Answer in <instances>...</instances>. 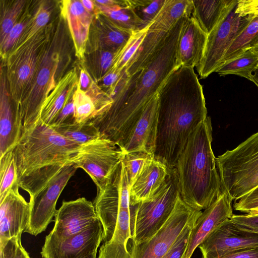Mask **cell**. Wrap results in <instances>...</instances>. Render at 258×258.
Wrapping results in <instances>:
<instances>
[{
	"label": "cell",
	"mask_w": 258,
	"mask_h": 258,
	"mask_svg": "<svg viewBox=\"0 0 258 258\" xmlns=\"http://www.w3.org/2000/svg\"><path fill=\"white\" fill-rule=\"evenodd\" d=\"M130 186L123 163L121 162L111 181L97 190L93 205L103 228V243L112 238L118 215L122 209H129Z\"/></svg>",
	"instance_id": "cell-11"
},
{
	"label": "cell",
	"mask_w": 258,
	"mask_h": 258,
	"mask_svg": "<svg viewBox=\"0 0 258 258\" xmlns=\"http://www.w3.org/2000/svg\"><path fill=\"white\" fill-rule=\"evenodd\" d=\"M82 5L84 8L89 12L92 13L95 9V5L94 2L90 0H81Z\"/></svg>",
	"instance_id": "cell-50"
},
{
	"label": "cell",
	"mask_w": 258,
	"mask_h": 258,
	"mask_svg": "<svg viewBox=\"0 0 258 258\" xmlns=\"http://www.w3.org/2000/svg\"><path fill=\"white\" fill-rule=\"evenodd\" d=\"M258 41V16L251 21L242 32L235 38L226 52L221 65L252 48Z\"/></svg>",
	"instance_id": "cell-30"
},
{
	"label": "cell",
	"mask_w": 258,
	"mask_h": 258,
	"mask_svg": "<svg viewBox=\"0 0 258 258\" xmlns=\"http://www.w3.org/2000/svg\"><path fill=\"white\" fill-rule=\"evenodd\" d=\"M248 213L258 214V208L252 210Z\"/></svg>",
	"instance_id": "cell-54"
},
{
	"label": "cell",
	"mask_w": 258,
	"mask_h": 258,
	"mask_svg": "<svg viewBox=\"0 0 258 258\" xmlns=\"http://www.w3.org/2000/svg\"><path fill=\"white\" fill-rule=\"evenodd\" d=\"M60 11L61 16L68 24L76 55L79 59L83 60L93 15L84 8L81 1H63Z\"/></svg>",
	"instance_id": "cell-22"
},
{
	"label": "cell",
	"mask_w": 258,
	"mask_h": 258,
	"mask_svg": "<svg viewBox=\"0 0 258 258\" xmlns=\"http://www.w3.org/2000/svg\"><path fill=\"white\" fill-rule=\"evenodd\" d=\"M166 2V0H128L130 7L141 20V30L149 27Z\"/></svg>",
	"instance_id": "cell-35"
},
{
	"label": "cell",
	"mask_w": 258,
	"mask_h": 258,
	"mask_svg": "<svg viewBox=\"0 0 258 258\" xmlns=\"http://www.w3.org/2000/svg\"><path fill=\"white\" fill-rule=\"evenodd\" d=\"M78 168L74 162L68 164L44 188L30 198V217L25 232L37 236L46 230L57 213L56 204L60 194Z\"/></svg>",
	"instance_id": "cell-13"
},
{
	"label": "cell",
	"mask_w": 258,
	"mask_h": 258,
	"mask_svg": "<svg viewBox=\"0 0 258 258\" xmlns=\"http://www.w3.org/2000/svg\"><path fill=\"white\" fill-rule=\"evenodd\" d=\"M0 157L14 149L23 133L18 106L12 101L6 74L1 67Z\"/></svg>",
	"instance_id": "cell-19"
},
{
	"label": "cell",
	"mask_w": 258,
	"mask_h": 258,
	"mask_svg": "<svg viewBox=\"0 0 258 258\" xmlns=\"http://www.w3.org/2000/svg\"><path fill=\"white\" fill-rule=\"evenodd\" d=\"M258 64V56L251 49L224 62L215 72L220 76L235 75L250 81L251 76Z\"/></svg>",
	"instance_id": "cell-29"
},
{
	"label": "cell",
	"mask_w": 258,
	"mask_h": 258,
	"mask_svg": "<svg viewBox=\"0 0 258 258\" xmlns=\"http://www.w3.org/2000/svg\"><path fill=\"white\" fill-rule=\"evenodd\" d=\"M219 258H258V246L233 251Z\"/></svg>",
	"instance_id": "cell-47"
},
{
	"label": "cell",
	"mask_w": 258,
	"mask_h": 258,
	"mask_svg": "<svg viewBox=\"0 0 258 258\" xmlns=\"http://www.w3.org/2000/svg\"><path fill=\"white\" fill-rule=\"evenodd\" d=\"M97 250V249H95L83 258H96Z\"/></svg>",
	"instance_id": "cell-52"
},
{
	"label": "cell",
	"mask_w": 258,
	"mask_h": 258,
	"mask_svg": "<svg viewBox=\"0 0 258 258\" xmlns=\"http://www.w3.org/2000/svg\"><path fill=\"white\" fill-rule=\"evenodd\" d=\"M235 7L208 35L203 57L197 68L201 79L207 78L221 66L230 46L254 19L248 16L239 17L235 13Z\"/></svg>",
	"instance_id": "cell-12"
},
{
	"label": "cell",
	"mask_w": 258,
	"mask_h": 258,
	"mask_svg": "<svg viewBox=\"0 0 258 258\" xmlns=\"http://www.w3.org/2000/svg\"><path fill=\"white\" fill-rule=\"evenodd\" d=\"M152 157L154 156L145 152H135L124 154L122 162L126 170L130 188Z\"/></svg>",
	"instance_id": "cell-38"
},
{
	"label": "cell",
	"mask_w": 258,
	"mask_h": 258,
	"mask_svg": "<svg viewBox=\"0 0 258 258\" xmlns=\"http://www.w3.org/2000/svg\"><path fill=\"white\" fill-rule=\"evenodd\" d=\"M222 191L236 201L258 186V132L216 158Z\"/></svg>",
	"instance_id": "cell-5"
},
{
	"label": "cell",
	"mask_w": 258,
	"mask_h": 258,
	"mask_svg": "<svg viewBox=\"0 0 258 258\" xmlns=\"http://www.w3.org/2000/svg\"><path fill=\"white\" fill-rule=\"evenodd\" d=\"M95 5L97 14L105 16L119 28L130 32L141 30V20L130 6L106 7Z\"/></svg>",
	"instance_id": "cell-28"
},
{
	"label": "cell",
	"mask_w": 258,
	"mask_h": 258,
	"mask_svg": "<svg viewBox=\"0 0 258 258\" xmlns=\"http://www.w3.org/2000/svg\"><path fill=\"white\" fill-rule=\"evenodd\" d=\"M212 142V122L207 116L190 135L175 166L182 200L198 211L207 208L222 192Z\"/></svg>",
	"instance_id": "cell-4"
},
{
	"label": "cell",
	"mask_w": 258,
	"mask_h": 258,
	"mask_svg": "<svg viewBox=\"0 0 258 258\" xmlns=\"http://www.w3.org/2000/svg\"><path fill=\"white\" fill-rule=\"evenodd\" d=\"M258 246V233L229 219L211 233L198 247L203 258H219L231 252Z\"/></svg>",
	"instance_id": "cell-15"
},
{
	"label": "cell",
	"mask_w": 258,
	"mask_h": 258,
	"mask_svg": "<svg viewBox=\"0 0 258 258\" xmlns=\"http://www.w3.org/2000/svg\"><path fill=\"white\" fill-rule=\"evenodd\" d=\"M253 73V74L251 76L250 81L254 83L258 87V64Z\"/></svg>",
	"instance_id": "cell-51"
},
{
	"label": "cell",
	"mask_w": 258,
	"mask_h": 258,
	"mask_svg": "<svg viewBox=\"0 0 258 258\" xmlns=\"http://www.w3.org/2000/svg\"><path fill=\"white\" fill-rule=\"evenodd\" d=\"M79 82L76 68L70 70L57 82L55 88L43 102L39 119L51 125L56 116L72 97Z\"/></svg>",
	"instance_id": "cell-24"
},
{
	"label": "cell",
	"mask_w": 258,
	"mask_h": 258,
	"mask_svg": "<svg viewBox=\"0 0 258 258\" xmlns=\"http://www.w3.org/2000/svg\"><path fill=\"white\" fill-rule=\"evenodd\" d=\"M186 17L180 18L161 47L147 65L130 76L123 69L110 94L112 103L102 114L90 121L102 137L120 147L141 117L149 102L177 67V47Z\"/></svg>",
	"instance_id": "cell-1"
},
{
	"label": "cell",
	"mask_w": 258,
	"mask_h": 258,
	"mask_svg": "<svg viewBox=\"0 0 258 258\" xmlns=\"http://www.w3.org/2000/svg\"><path fill=\"white\" fill-rule=\"evenodd\" d=\"M75 122V108L72 96L50 126L52 127H57L71 124Z\"/></svg>",
	"instance_id": "cell-42"
},
{
	"label": "cell",
	"mask_w": 258,
	"mask_h": 258,
	"mask_svg": "<svg viewBox=\"0 0 258 258\" xmlns=\"http://www.w3.org/2000/svg\"><path fill=\"white\" fill-rule=\"evenodd\" d=\"M124 155L116 143L101 136L81 145L72 161L88 173L99 190L111 181Z\"/></svg>",
	"instance_id": "cell-9"
},
{
	"label": "cell",
	"mask_w": 258,
	"mask_h": 258,
	"mask_svg": "<svg viewBox=\"0 0 258 258\" xmlns=\"http://www.w3.org/2000/svg\"><path fill=\"white\" fill-rule=\"evenodd\" d=\"M238 0H192V16L208 35L236 6Z\"/></svg>",
	"instance_id": "cell-25"
},
{
	"label": "cell",
	"mask_w": 258,
	"mask_h": 258,
	"mask_svg": "<svg viewBox=\"0 0 258 258\" xmlns=\"http://www.w3.org/2000/svg\"><path fill=\"white\" fill-rule=\"evenodd\" d=\"M58 33L51 32L40 61L32 84L27 95L19 105L23 132L39 119L42 105L57 82L62 62L60 40Z\"/></svg>",
	"instance_id": "cell-7"
},
{
	"label": "cell",
	"mask_w": 258,
	"mask_h": 258,
	"mask_svg": "<svg viewBox=\"0 0 258 258\" xmlns=\"http://www.w3.org/2000/svg\"><path fill=\"white\" fill-rule=\"evenodd\" d=\"M52 29L46 26L10 52L4 61L10 96L18 107L30 89Z\"/></svg>",
	"instance_id": "cell-8"
},
{
	"label": "cell",
	"mask_w": 258,
	"mask_h": 258,
	"mask_svg": "<svg viewBox=\"0 0 258 258\" xmlns=\"http://www.w3.org/2000/svg\"><path fill=\"white\" fill-rule=\"evenodd\" d=\"M232 200L222 191L219 197L202 212L191 229L183 258H191L195 250L214 230L233 215Z\"/></svg>",
	"instance_id": "cell-18"
},
{
	"label": "cell",
	"mask_w": 258,
	"mask_h": 258,
	"mask_svg": "<svg viewBox=\"0 0 258 258\" xmlns=\"http://www.w3.org/2000/svg\"><path fill=\"white\" fill-rule=\"evenodd\" d=\"M21 235L0 241V258H16Z\"/></svg>",
	"instance_id": "cell-45"
},
{
	"label": "cell",
	"mask_w": 258,
	"mask_h": 258,
	"mask_svg": "<svg viewBox=\"0 0 258 258\" xmlns=\"http://www.w3.org/2000/svg\"><path fill=\"white\" fill-rule=\"evenodd\" d=\"M231 220L239 227L249 231L258 233V214H233Z\"/></svg>",
	"instance_id": "cell-43"
},
{
	"label": "cell",
	"mask_w": 258,
	"mask_h": 258,
	"mask_svg": "<svg viewBox=\"0 0 258 258\" xmlns=\"http://www.w3.org/2000/svg\"><path fill=\"white\" fill-rule=\"evenodd\" d=\"M94 83L86 70L81 68L78 83L80 89L84 92H87L92 87Z\"/></svg>",
	"instance_id": "cell-48"
},
{
	"label": "cell",
	"mask_w": 258,
	"mask_h": 258,
	"mask_svg": "<svg viewBox=\"0 0 258 258\" xmlns=\"http://www.w3.org/2000/svg\"><path fill=\"white\" fill-rule=\"evenodd\" d=\"M197 219L192 221L187 225L168 251L162 258L184 257L186 251L191 229L195 225Z\"/></svg>",
	"instance_id": "cell-40"
},
{
	"label": "cell",
	"mask_w": 258,
	"mask_h": 258,
	"mask_svg": "<svg viewBox=\"0 0 258 258\" xmlns=\"http://www.w3.org/2000/svg\"><path fill=\"white\" fill-rule=\"evenodd\" d=\"M168 173V168L152 157L130 188V206L152 198L163 184Z\"/></svg>",
	"instance_id": "cell-23"
},
{
	"label": "cell",
	"mask_w": 258,
	"mask_h": 258,
	"mask_svg": "<svg viewBox=\"0 0 258 258\" xmlns=\"http://www.w3.org/2000/svg\"><path fill=\"white\" fill-rule=\"evenodd\" d=\"M132 238L131 208L122 209L118 215L113 235L110 240L101 245L98 258H131L127 244Z\"/></svg>",
	"instance_id": "cell-27"
},
{
	"label": "cell",
	"mask_w": 258,
	"mask_h": 258,
	"mask_svg": "<svg viewBox=\"0 0 258 258\" xmlns=\"http://www.w3.org/2000/svg\"><path fill=\"white\" fill-rule=\"evenodd\" d=\"M54 226L44 243L60 241L81 232L98 219L93 204L85 198L64 202L54 217Z\"/></svg>",
	"instance_id": "cell-14"
},
{
	"label": "cell",
	"mask_w": 258,
	"mask_h": 258,
	"mask_svg": "<svg viewBox=\"0 0 258 258\" xmlns=\"http://www.w3.org/2000/svg\"><path fill=\"white\" fill-rule=\"evenodd\" d=\"M28 1H1L0 44L6 38L24 12Z\"/></svg>",
	"instance_id": "cell-32"
},
{
	"label": "cell",
	"mask_w": 258,
	"mask_h": 258,
	"mask_svg": "<svg viewBox=\"0 0 258 258\" xmlns=\"http://www.w3.org/2000/svg\"><path fill=\"white\" fill-rule=\"evenodd\" d=\"M16 258H30L29 254L22 245L21 238L19 240Z\"/></svg>",
	"instance_id": "cell-49"
},
{
	"label": "cell",
	"mask_w": 258,
	"mask_h": 258,
	"mask_svg": "<svg viewBox=\"0 0 258 258\" xmlns=\"http://www.w3.org/2000/svg\"><path fill=\"white\" fill-rule=\"evenodd\" d=\"M94 28L95 50L114 52H118L124 47L134 32L119 28L101 14L96 15Z\"/></svg>",
	"instance_id": "cell-26"
},
{
	"label": "cell",
	"mask_w": 258,
	"mask_h": 258,
	"mask_svg": "<svg viewBox=\"0 0 258 258\" xmlns=\"http://www.w3.org/2000/svg\"><path fill=\"white\" fill-rule=\"evenodd\" d=\"M117 52L95 50L88 57V64L95 78L100 80L112 69Z\"/></svg>",
	"instance_id": "cell-39"
},
{
	"label": "cell",
	"mask_w": 258,
	"mask_h": 258,
	"mask_svg": "<svg viewBox=\"0 0 258 258\" xmlns=\"http://www.w3.org/2000/svg\"><path fill=\"white\" fill-rule=\"evenodd\" d=\"M179 195L176 169L168 168L165 180L154 196L131 206L133 244L150 239L161 228L173 212Z\"/></svg>",
	"instance_id": "cell-6"
},
{
	"label": "cell",
	"mask_w": 258,
	"mask_h": 258,
	"mask_svg": "<svg viewBox=\"0 0 258 258\" xmlns=\"http://www.w3.org/2000/svg\"><path fill=\"white\" fill-rule=\"evenodd\" d=\"M103 239V228L99 219L81 232L67 239L44 243L42 258H83L98 249Z\"/></svg>",
	"instance_id": "cell-16"
},
{
	"label": "cell",
	"mask_w": 258,
	"mask_h": 258,
	"mask_svg": "<svg viewBox=\"0 0 258 258\" xmlns=\"http://www.w3.org/2000/svg\"><path fill=\"white\" fill-rule=\"evenodd\" d=\"M233 207L235 210L246 213L258 208V186L235 201Z\"/></svg>",
	"instance_id": "cell-41"
},
{
	"label": "cell",
	"mask_w": 258,
	"mask_h": 258,
	"mask_svg": "<svg viewBox=\"0 0 258 258\" xmlns=\"http://www.w3.org/2000/svg\"><path fill=\"white\" fill-rule=\"evenodd\" d=\"M0 200L17 182V176L14 149L0 157Z\"/></svg>",
	"instance_id": "cell-36"
},
{
	"label": "cell",
	"mask_w": 258,
	"mask_h": 258,
	"mask_svg": "<svg viewBox=\"0 0 258 258\" xmlns=\"http://www.w3.org/2000/svg\"><path fill=\"white\" fill-rule=\"evenodd\" d=\"M208 35L191 16L182 26L177 47V65L197 68L204 56Z\"/></svg>",
	"instance_id": "cell-21"
},
{
	"label": "cell",
	"mask_w": 258,
	"mask_h": 258,
	"mask_svg": "<svg viewBox=\"0 0 258 258\" xmlns=\"http://www.w3.org/2000/svg\"><path fill=\"white\" fill-rule=\"evenodd\" d=\"M15 184L0 200V241L25 232L29 222L30 204L20 194Z\"/></svg>",
	"instance_id": "cell-17"
},
{
	"label": "cell",
	"mask_w": 258,
	"mask_h": 258,
	"mask_svg": "<svg viewBox=\"0 0 258 258\" xmlns=\"http://www.w3.org/2000/svg\"><path fill=\"white\" fill-rule=\"evenodd\" d=\"M235 13L239 17L258 16V0H238Z\"/></svg>",
	"instance_id": "cell-44"
},
{
	"label": "cell",
	"mask_w": 258,
	"mask_h": 258,
	"mask_svg": "<svg viewBox=\"0 0 258 258\" xmlns=\"http://www.w3.org/2000/svg\"><path fill=\"white\" fill-rule=\"evenodd\" d=\"M37 4H27L17 23L5 40L0 44V52L3 61H4L8 54L15 48L20 37L33 16Z\"/></svg>",
	"instance_id": "cell-33"
},
{
	"label": "cell",
	"mask_w": 258,
	"mask_h": 258,
	"mask_svg": "<svg viewBox=\"0 0 258 258\" xmlns=\"http://www.w3.org/2000/svg\"><path fill=\"white\" fill-rule=\"evenodd\" d=\"M148 29V27L133 32L127 43L117 53L111 69L122 71L126 67L141 45Z\"/></svg>",
	"instance_id": "cell-37"
},
{
	"label": "cell",
	"mask_w": 258,
	"mask_h": 258,
	"mask_svg": "<svg viewBox=\"0 0 258 258\" xmlns=\"http://www.w3.org/2000/svg\"><path fill=\"white\" fill-rule=\"evenodd\" d=\"M253 52L258 56V41L255 45V46L251 48Z\"/></svg>",
	"instance_id": "cell-53"
},
{
	"label": "cell",
	"mask_w": 258,
	"mask_h": 258,
	"mask_svg": "<svg viewBox=\"0 0 258 258\" xmlns=\"http://www.w3.org/2000/svg\"><path fill=\"white\" fill-rule=\"evenodd\" d=\"M122 71L111 69L100 80L101 86L106 89L105 93L109 96L116 85L121 74Z\"/></svg>",
	"instance_id": "cell-46"
},
{
	"label": "cell",
	"mask_w": 258,
	"mask_h": 258,
	"mask_svg": "<svg viewBox=\"0 0 258 258\" xmlns=\"http://www.w3.org/2000/svg\"><path fill=\"white\" fill-rule=\"evenodd\" d=\"M202 213L188 206L179 194L173 212L161 228L150 239L132 244L129 250L131 258H162L187 225Z\"/></svg>",
	"instance_id": "cell-10"
},
{
	"label": "cell",
	"mask_w": 258,
	"mask_h": 258,
	"mask_svg": "<svg viewBox=\"0 0 258 258\" xmlns=\"http://www.w3.org/2000/svg\"><path fill=\"white\" fill-rule=\"evenodd\" d=\"M52 128L63 137L80 145L101 136L97 128L91 121L75 122Z\"/></svg>",
	"instance_id": "cell-31"
},
{
	"label": "cell",
	"mask_w": 258,
	"mask_h": 258,
	"mask_svg": "<svg viewBox=\"0 0 258 258\" xmlns=\"http://www.w3.org/2000/svg\"><path fill=\"white\" fill-rule=\"evenodd\" d=\"M158 105L157 94L149 102L120 147L124 154L145 152L154 156L157 135Z\"/></svg>",
	"instance_id": "cell-20"
},
{
	"label": "cell",
	"mask_w": 258,
	"mask_h": 258,
	"mask_svg": "<svg viewBox=\"0 0 258 258\" xmlns=\"http://www.w3.org/2000/svg\"><path fill=\"white\" fill-rule=\"evenodd\" d=\"M81 145L63 137L40 119L23 132L14 149L17 182L33 197L72 161Z\"/></svg>",
	"instance_id": "cell-3"
},
{
	"label": "cell",
	"mask_w": 258,
	"mask_h": 258,
	"mask_svg": "<svg viewBox=\"0 0 258 258\" xmlns=\"http://www.w3.org/2000/svg\"><path fill=\"white\" fill-rule=\"evenodd\" d=\"M157 97L154 157L174 168L190 135L207 117L203 87L193 68L179 66L166 79Z\"/></svg>",
	"instance_id": "cell-2"
},
{
	"label": "cell",
	"mask_w": 258,
	"mask_h": 258,
	"mask_svg": "<svg viewBox=\"0 0 258 258\" xmlns=\"http://www.w3.org/2000/svg\"><path fill=\"white\" fill-rule=\"evenodd\" d=\"M51 5L47 1L39 2L30 22L20 37L15 48L28 41L46 26L51 16Z\"/></svg>",
	"instance_id": "cell-34"
}]
</instances>
